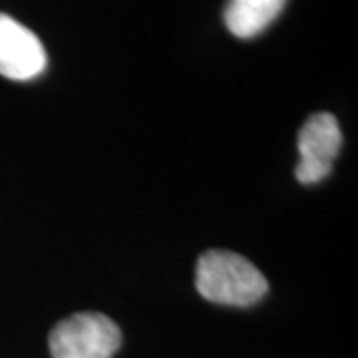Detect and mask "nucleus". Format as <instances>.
Here are the masks:
<instances>
[{
	"label": "nucleus",
	"mask_w": 358,
	"mask_h": 358,
	"mask_svg": "<svg viewBox=\"0 0 358 358\" xmlns=\"http://www.w3.org/2000/svg\"><path fill=\"white\" fill-rule=\"evenodd\" d=\"M48 345L52 358H112L122 331L102 313H78L52 329Z\"/></svg>",
	"instance_id": "f03ea898"
},
{
	"label": "nucleus",
	"mask_w": 358,
	"mask_h": 358,
	"mask_svg": "<svg viewBox=\"0 0 358 358\" xmlns=\"http://www.w3.org/2000/svg\"><path fill=\"white\" fill-rule=\"evenodd\" d=\"M195 287L207 301L231 307L255 305L268 291L263 273L243 255L231 251H207L199 257Z\"/></svg>",
	"instance_id": "f257e3e1"
},
{
	"label": "nucleus",
	"mask_w": 358,
	"mask_h": 358,
	"mask_svg": "<svg viewBox=\"0 0 358 358\" xmlns=\"http://www.w3.org/2000/svg\"><path fill=\"white\" fill-rule=\"evenodd\" d=\"M343 134L333 114L320 112L308 117L299 131V154L294 176L301 183H319L333 171L334 157L341 152Z\"/></svg>",
	"instance_id": "7ed1b4c3"
},
{
	"label": "nucleus",
	"mask_w": 358,
	"mask_h": 358,
	"mask_svg": "<svg viewBox=\"0 0 358 358\" xmlns=\"http://www.w3.org/2000/svg\"><path fill=\"white\" fill-rule=\"evenodd\" d=\"M46 68V50L38 36L8 14H0V74L8 80H32Z\"/></svg>",
	"instance_id": "20e7f679"
},
{
	"label": "nucleus",
	"mask_w": 358,
	"mask_h": 358,
	"mask_svg": "<svg viewBox=\"0 0 358 358\" xmlns=\"http://www.w3.org/2000/svg\"><path fill=\"white\" fill-rule=\"evenodd\" d=\"M287 0H227L225 24L239 38L261 34L285 8Z\"/></svg>",
	"instance_id": "39448f33"
}]
</instances>
